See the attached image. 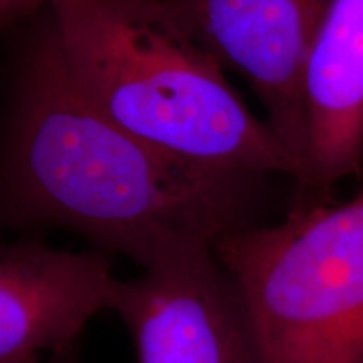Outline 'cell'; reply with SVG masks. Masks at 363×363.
<instances>
[{
  "instance_id": "obj_2",
  "label": "cell",
  "mask_w": 363,
  "mask_h": 363,
  "mask_svg": "<svg viewBox=\"0 0 363 363\" xmlns=\"http://www.w3.org/2000/svg\"><path fill=\"white\" fill-rule=\"evenodd\" d=\"M48 9L74 79L118 125L199 165L299 180L293 153L163 0H49Z\"/></svg>"
},
{
  "instance_id": "obj_7",
  "label": "cell",
  "mask_w": 363,
  "mask_h": 363,
  "mask_svg": "<svg viewBox=\"0 0 363 363\" xmlns=\"http://www.w3.org/2000/svg\"><path fill=\"white\" fill-rule=\"evenodd\" d=\"M306 152L294 202L363 174V0H330L308 62Z\"/></svg>"
},
{
  "instance_id": "obj_5",
  "label": "cell",
  "mask_w": 363,
  "mask_h": 363,
  "mask_svg": "<svg viewBox=\"0 0 363 363\" xmlns=\"http://www.w3.org/2000/svg\"><path fill=\"white\" fill-rule=\"evenodd\" d=\"M225 69L247 81L266 121L301 165L306 71L330 0H163ZM301 179V177H299Z\"/></svg>"
},
{
  "instance_id": "obj_1",
  "label": "cell",
  "mask_w": 363,
  "mask_h": 363,
  "mask_svg": "<svg viewBox=\"0 0 363 363\" xmlns=\"http://www.w3.org/2000/svg\"><path fill=\"white\" fill-rule=\"evenodd\" d=\"M262 179L184 160L113 121L72 76L51 17L21 49L2 140L7 229L71 230L148 267L259 225Z\"/></svg>"
},
{
  "instance_id": "obj_4",
  "label": "cell",
  "mask_w": 363,
  "mask_h": 363,
  "mask_svg": "<svg viewBox=\"0 0 363 363\" xmlns=\"http://www.w3.org/2000/svg\"><path fill=\"white\" fill-rule=\"evenodd\" d=\"M115 313L136 363H264L242 298L211 244L179 246L121 279Z\"/></svg>"
},
{
  "instance_id": "obj_9",
  "label": "cell",
  "mask_w": 363,
  "mask_h": 363,
  "mask_svg": "<svg viewBox=\"0 0 363 363\" xmlns=\"http://www.w3.org/2000/svg\"><path fill=\"white\" fill-rule=\"evenodd\" d=\"M43 363H81V343L72 345L66 350L54 353L48 357Z\"/></svg>"
},
{
  "instance_id": "obj_8",
  "label": "cell",
  "mask_w": 363,
  "mask_h": 363,
  "mask_svg": "<svg viewBox=\"0 0 363 363\" xmlns=\"http://www.w3.org/2000/svg\"><path fill=\"white\" fill-rule=\"evenodd\" d=\"M48 2L49 0H0V22L4 27L19 24L48 7Z\"/></svg>"
},
{
  "instance_id": "obj_3",
  "label": "cell",
  "mask_w": 363,
  "mask_h": 363,
  "mask_svg": "<svg viewBox=\"0 0 363 363\" xmlns=\"http://www.w3.org/2000/svg\"><path fill=\"white\" fill-rule=\"evenodd\" d=\"M264 363H363V187L214 244Z\"/></svg>"
},
{
  "instance_id": "obj_6",
  "label": "cell",
  "mask_w": 363,
  "mask_h": 363,
  "mask_svg": "<svg viewBox=\"0 0 363 363\" xmlns=\"http://www.w3.org/2000/svg\"><path fill=\"white\" fill-rule=\"evenodd\" d=\"M121 279L110 254L72 252L27 235L0 247V363H43L81 343L99 311L115 313Z\"/></svg>"
}]
</instances>
